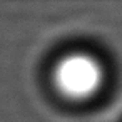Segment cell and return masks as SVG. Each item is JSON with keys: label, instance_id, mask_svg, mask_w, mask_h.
<instances>
[{"label": "cell", "instance_id": "1", "mask_svg": "<svg viewBox=\"0 0 122 122\" xmlns=\"http://www.w3.org/2000/svg\"><path fill=\"white\" fill-rule=\"evenodd\" d=\"M54 85L60 95L72 100L94 97L104 84V67L100 62L84 52L62 57L54 67Z\"/></svg>", "mask_w": 122, "mask_h": 122}]
</instances>
